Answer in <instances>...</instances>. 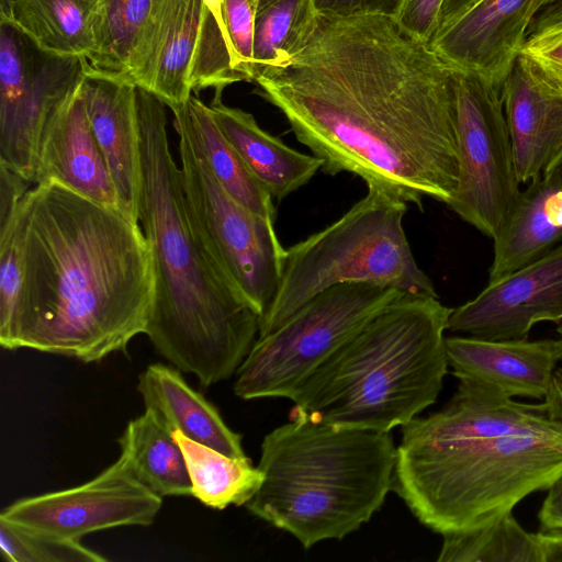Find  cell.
Wrapping results in <instances>:
<instances>
[{"label":"cell","instance_id":"5b68a950","mask_svg":"<svg viewBox=\"0 0 562 562\" xmlns=\"http://www.w3.org/2000/svg\"><path fill=\"white\" fill-rule=\"evenodd\" d=\"M451 312L438 296L404 295L303 381L290 398L293 413L385 432L404 426L442 389Z\"/></svg>","mask_w":562,"mask_h":562},{"label":"cell","instance_id":"9a60e30c","mask_svg":"<svg viewBox=\"0 0 562 562\" xmlns=\"http://www.w3.org/2000/svg\"><path fill=\"white\" fill-rule=\"evenodd\" d=\"M205 8L204 0H154L132 56L127 80L170 110L193 92L189 74Z\"/></svg>","mask_w":562,"mask_h":562},{"label":"cell","instance_id":"277c9868","mask_svg":"<svg viewBox=\"0 0 562 562\" xmlns=\"http://www.w3.org/2000/svg\"><path fill=\"white\" fill-rule=\"evenodd\" d=\"M391 432L339 427L292 413L262 440L254 516L308 549L368 522L393 487Z\"/></svg>","mask_w":562,"mask_h":562},{"label":"cell","instance_id":"4dcf8cb0","mask_svg":"<svg viewBox=\"0 0 562 562\" xmlns=\"http://www.w3.org/2000/svg\"><path fill=\"white\" fill-rule=\"evenodd\" d=\"M21 201L0 205V344L8 350H14L22 284Z\"/></svg>","mask_w":562,"mask_h":562},{"label":"cell","instance_id":"1f68e13d","mask_svg":"<svg viewBox=\"0 0 562 562\" xmlns=\"http://www.w3.org/2000/svg\"><path fill=\"white\" fill-rule=\"evenodd\" d=\"M0 553L7 562H103L106 558L65 539L12 524L0 518Z\"/></svg>","mask_w":562,"mask_h":562},{"label":"cell","instance_id":"b9f144b4","mask_svg":"<svg viewBox=\"0 0 562 562\" xmlns=\"http://www.w3.org/2000/svg\"><path fill=\"white\" fill-rule=\"evenodd\" d=\"M539 9L544 10L551 16L562 21V0H553Z\"/></svg>","mask_w":562,"mask_h":562},{"label":"cell","instance_id":"cb8c5ba5","mask_svg":"<svg viewBox=\"0 0 562 562\" xmlns=\"http://www.w3.org/2000/svg\"><path fill=\"white\" fill-rule=\"evenodd\" d=\"M117 442L119 459L144 486L161 497L191 495L182 449L151 409L128 422Z\"/></svg>","mask_w":562,"mask_h":562},{"label":"cell","instance_id":"e575fe53","mask_svg":"<svg viewBox=\"0 0 562 562\" xmlns=\"http://www.w3.org/2000/svg\"><path fill=\"white\" fill-rule=\"evenodd\" d=\"M443 0H403L396 21L416 38L430 44L434 38Z\"/></svg>","mask_w":562,"mask_h":562},{"label":"cell","instance_id":"836d02e7","mask_svg":"<svg viewBox=\"0 0 562 562\" xmlns=\"http://www.w3.org/2000/svg\"><path fill=\"white\" fill-rule=\"evenodd\" d=\"M258 0H222L224 31L231 43L236 64L252 81L255 15Z\"/></svg>","mask_w":562,"mask_h":562},{"label":"cell","instance_id":"52a82bcc","mask_svg":"<svg viewBox=\"0 0 562 562\" xmlns=\"http://www.w3.org/2000/svg\"><path fill=\"white\" fill-rule=\"evenodd\" d=\"M407 203L375 187L339 220L285 249L277 292L260 318L265 336L311 299L337 284L367 282L400 289L406 294L437 296L418 267L403 218Z\"/></svg>","mask_w":562,"mask_h":562},{"label":"cell","instance_id":"9c48e42d","mask_svg":"<svg viewBox=\"0 0 562 562\" xmlns=\"http://www.w3.org/2000/svg\"><path fill=\"white\" fill-rule=\"evenodd\" d=\"M404 295L397 288L367 282L322 291L277 329L257 338L235 373V395L290 400L329 356Z\"/></svg>","mask_w":562,"mask_h":562},{"label":"cell","instance_id":"2e32d148","mask_svg":"<svg viewBox=\"0 0 562 562\" xmlns=\"http://www.w3.org/2000/svg\"><path fill=\"white\" fill-rule=\"evenodd\" d=\"M519 183L542 176L562 153V88L519 54L502 85Z\"/></svg>","mask_w":562,"mask_h":562},{"label":"cell","instance_id":"7402d4cb","mask_svg":"<svg viewBox=\"0 0 562 562\" xmlns=\"http://www.w3.org/2000/svg\"><path fill=\"white\" fill-rule=\"evenodd\" d=\"M210 109L224 136L272 198L288 196L322 169V159L286 146L263 131L250 113L225 105L221 93H215Z\"/></svg>","mask_w":562,"mask_h":562},{"label":"cell","instance_id":"ba28073f","mask_svg":"<svg viewBox=\"0 0 562 562\" xmlns=\"http://www.w3.org/2000/svg\"><path fill=\"white\" fill-rule=\"evenodd\" d=\"M171 112L192 231L261 318L277 292L285 256L273 221L247 210L223 189L206 162L183 104Z\"/></svg>","mask_w":562,"mask_h":562},{"label":"cell","instance_id":"4fadbf2b","mask_svg":"<svg viewBox=\"0 0 562 562\" xmlns=\"http://www.w3.org/2000/svg\"><path fill=\"white\" fill-rule=\"evenodd\" d=\"M561 321L562 243L452 308L448 330L491 340L522 339L537 323Z\"/></svg>","mask_w":562,"mask_h":562},{"label":"cell","instance_id":"ac0fdd59","mask_svg":"<svg viewBox=\"0 0 562 562\" xmlns=\"http://www.w3.org/2000/svg\"><path fill=\"white\" fill-rule=\"evenodd\" d=\"M45 182L59 183L94 202L119 209L80 88L53 113L40 136L33 183Z\"/></svg>","mask_w":562,"mask_h":562},{"label":"cell","instance_id":"f6af8a7d","mask_svg":"<svg viewBox=\"0 0 562 562\" xmlns=\"http://www.w3.org/2000/svg\"><path fill=\"white\" fill-rule=\"evenodd\" d=\"M553 0H539V8Z\"/></svg>","mask_w":562,"mask_h":562},{"label":"cell","instance_id":"ab89813d","mask_svg":"<svg viewBox=\"0 0 562 562\" xmlns=\"http://www.w3.org/2000/svg\"><path fill=\"white\" fill-rule=\"evenodd\" d=\"M477 1L479 0H443L437 32L458 19Z\"/></svg>","mask_w":562,"mask_h":562},{"label":"cell","instance_id":"3957f363","mask_svg":"<svg viewBox=\"0 0 562 562\" xmlns=\"http://www.w3.org/2000/svg\"><path fill=\"white\" fill-rule=\"evenodd\" d=\"M142 154L138 220L156 277L145 335L181 372L211 386L231 378L259 336L260 316L195 237L171 155L165 103L136 86Z\"/></svg>","mask_w":562,"mask_h":562},{"label":"cell","instance_id":"8fae6325","mask_svg":"<svg viewBox=\"0 0 562 562\" xmlns=\"http://www.w3.org/2000/svg\"><path fill=\"white\" fill-rule=\"evenodd\" d=\"M88 69L85 57L48 53L12 21L1 20L0 165L33 183L42 131Z\"/></svg>","mask_w":562,"mask_h":562},{"label":"cell","instance_id":"44dd1931","mask_svg":"<svg viewBox=\"0 0 562 562\" xmlns=\"http://www.w3.org/2000/svg\"><path fill=\"white\" fill-rule=\"evenodd\" d=\"M137 390L145 408L151 409L172 432L227 456H246L241 436L232 430L216 407L191 387L177 368L149 364L139 375Z\"/></svg>","mask_w":562,"mask_h":562},{"label":"cell","instance_id":"7a4b0ae2","mask_svg":"<svg viewBox=\"0 0 562 562\" xmlns=\"http://www.w3.org/2000/svg\"><path fill=\"white\" fill-rule=\"evenodd\" d=\"M19 217L14 349L90 363L145 334L156 277L139 222L56 182L30 188Z\"/></svg>","mask_w":562,"mask_h":562},{"label":"cell","instance_id":"6da1fadb","mask_svg":"<svg viewBox=\"0 0 562 562\" xmlns=\"http://www.w3.org/2000/svg\"><path fill=\"white\" fill-rule=\"evenodd\" d=\"M252 81L324 172H350L418 207L424 196L452 199L454 69L394 18L318 15L306 44Z\"/></svg>","mask_w":562,"mask_h":562},{"label":"cell","instance_id":"7c38bea8","mask_svg":"<svg viewBox=\"0 0 562 562\" xmlns=\"http://www.w3.org/2000/svg\"><path fill=\"white\" fill-rule=\"evenodd\" d=\"M162 497L144 486L117 459L92 480L13 502L0 518L47 535L80 540L123 526H149Z\"/></svg>","mask_w":562,"mask_h":562},{"label":"cell","instance_id":"d4e9b609","mask_svg":"<svg viewBox=\"0 0 562 562\" xmlns=\"http://www.w3.org/2000/svg\"><path fill=\"white\" fill-rule=\"evenodd\" d=\"M99 7L100 0H13L10 21L42 49L88 60L97 45Z\"/></svg>","mask_w":562,"mask_h":562},{"label":"cell","instance_id":"ffe728a7","mask_svg":"<svg viewBox=\"0 0 562 562\" xmlns=\"http://www.w3.org/2000/svg\"><path fill=\"white\" fill-rule=\"evenodd\" d=\"M449 367L458 380H469L514 397L543 400L561 361L557 339L491 340L446 337Z\"/></svg>","mask_w":562,"mask_h":562},{"label":"cell","instance_id":"60d3db41","mask_svg":"<svg viewBox=\"0 0 562 562\" xmlns=\"http://www.w3.org/2000/svg\"><path fill=\"white\" fill-rule=\"evenodd\" d=\"M542 176L562 189V153L546 168Z\"/></svg>","mask_w":562,"mask_h":562},{"label":"cell","instance_id":"4316f807","mask_svg":"<svg viewBox=\"0 0 562 562\" xmlns=\"http://www.w3.org/2000/svg\"><path fill=\"white\" fill-rule=\"evenodd\" d=\"M183 106L206 162L223 189L247 210L273 221L272 196L224 136L210 105L191 94Z\"/></svg>","mask_w":562,"mask_h":562},{"label":"cell","instance_id":"74e56055","mask_svg":"<svg viewBox=\"0 0 562 562\" xmlns=\"http://www.w3.org/2000/svg\"><path fill=\"white\" fill-rule=\"evenodd\" d=\"M542 403L552 420L562 423V369H555Z\"/></svg>","mask_w":562,"mask_h":562},{"label":"cell","instance_id":"f1b7e54d","mask_svg":"<svg viewBox=\"0 0 562 562\" xmlns=\"http://www.w3.org/2000/svg\"><path fill=\"white\" fill-rule=\"evenodd\" d=\"M318 14L313 0H258L255 15V74L291 59L308 41Z\"/></svg>","mask_w":562,"mask_h":562},{"label":"cell","instance_id":"5bb4252c","mask_svg":"<svg viewBox=\"0 0 562 562\" xmlns=\"http://www.w3.org/2000/svg\"><path fill=\"white\" fill-rule=\"evenodd\" d=\"M538 9L539 0H479L429 45L453 68L502 86Z\"/></svg>","mask_w":562,"mask_h":562},{"label":"cell","instance_id":"ee69618b","mask_svg":"<svg viewBox=\"0 0 562 562\" xmlns=\"http://www.w3.org/2000/svg\"><path fill=\"white\" fill-rule=\"evenodd\" d=\"M557 331L560 335V338L557 339V341H558L559 351H560V356H561V360H562V323H560L559 326L557 327Z\"/></svg>","mask_w":562,"mask_h":562},{"label":"cell","instance_id":"8992f818","mask_svg":"<svg viewBox=\"0 0 562 562\" xmlns=\"http://www.w3.org/2000/svg\"><path fill=\"white\" fill-rule=\"evenodd\" d=\"M562 473V435L432 440L402 429L393 490L440 535L479 528Z\"/></svg>","mask_w":562,"mask_h":562},{"label":"cell","instance_id":"603a6c76","mask_svg":"<svg viewBox=\"0 0 562 562\" xmlns=\"http://www.w3.org/2000/svg\"><path fill=\"white\" fill-rule=\"evenodd\" d=\"M494 240L488 283L499 281L562 243V189L543 176L529 182Z\"/></svg>","mask_w":562,"mask_h":562},{"label":"cell","instance_id":"e0dca14e","mask_svg":"<svg viewBox=\"0 0 562 562\" xmlns=\"http://www.w3.org/2000/svg\"><path fill=\"white\" fill-rule=\"evenodd\" d=\"M402 429L432 440H472L559 436L562 423L549 418L543 404L520 403L495 389L459 380L456 393L442 408L413 418Z\"/></svg>","mask_w":562,"mask_h":562},{"label":"cell","instance_id":"f546056e","mask_svg":"<svg viewBox=\"0 0 562 562\" xmlns=\"http://www.w3.org/2000/svg\"><path fill=\"white\" fill-rule=\"evenodd\" d=\"M154 0H100L97 45L89 69L127 80L130 63Z\"/></svg>","mask_w":562,"mask_h":562},{"label":"cell","instance_id":"d6986e66","mask_svg":"<svg viewBox=\"0 0 562 562\" xmlns=\"http://www.w3.org/2000/svg\"><path fill=\"white\" fill-rule=\"evenodd\" d=\"M80 90L116 191L119 209L139 222L142 154L136 86L88 69Z\"/></svg>","mask_w":562,"mask_h":562},{"label":"cell","instance_id":"f35d334b","mask_svg":"<svg viewBox=\"0 0 562 562\" xmlns=\"http://www.w3.org/2000/svg\"><path fill=\"white\" fill-rule=\"evenodd\" d=\"M543 562H562V530L539 531Z\"/></svg>","mask_w":562,"mask_h":562},{"label":"cell","instance_id":"d590c367","mask_svg":"<svg viewBox=\"0 0 562 562\" xmlns=\"http://www.w3.org/2000/svg\"><path fill=\"white\" fill-rule=\"evenodd\" d=\"M316 13L333 18L385 15L396 19L403 0H313Z\"/></svg>","mask_w":562,"mask_h":562},{"label":"cell","instance_id":"d6a6232c","mask_svg":"<svg viewBox=\"0 0 562 562\" xmlns=\"http://www.w3.org/2000/svg\"><path fill=\"white\" fill-rule=\"evenodd\" d=\"M520 54L532 59L562 88V21L538 9Z\"/></svg>","mask_w":562,"mask_h":562},{"label":"cell","instance_id":"7bdbcfd3","mask_svg":"<svg viewBox=\"0 0 562 562\" xmlns=\"http://www.w3.org/2000/svg\"><path fill=\"white\" fill-rule=\"evenodd\" d=\"M207 8L212 11L214 16L218 20V22L224 26L222 14H221V3L222 0H204Z\"/></svg>","mask_w":562,"mask_h":562},{"label":"cell","instance_id":"484cf974","mask_svg":"<svg viewBox=\"0 0 562 562\" xmlns=\"http://www.w3.org/2000/svg\"><path fill=\"white\" fill-rule=\"evenodd\" d=\"M173 436L187 462L191 495L202 504L222 510L231 505H246L255 495L263 474L247 456H227L179 431H175Z\"/></svg>","mask_w":562,"mask_h":562},{"label":"cell","instance_id":"83f0119b","mask_svg":"<svg viewBox=\"0 0 562 562\" xmlns=\"http://www.w3.org/2000/svg\"><path fill=\"white\" fill-rule=\"evenodd\" d=\"M438 562H543L538 533L507 513L475 529L443 535Z\"/></svg>","mask_w":562,"mask_h":562},{"label":"cell","instance_id":"30bf717a","mask_svg":"<svg viewBox=\"0 0 562 562\" xmlns=\"http://www.w3.org/2000/svg\"><path fill=\"white\" fill-rule=\"evenodd\" d=\"M453 69L459 182L447 205L463 221L494 239L521 193L502 86L475 74Z\"/></svg>","mask_w":562,"mask_h":562},{"label":"cell","instance_id":"8d00e7d4","mask_svg":"<svg viewBox=\"0 0 562 562\" xmlns=\"http://www.w3.org/2000/svg\"><path fill=\"white\" fill-rule=\"evenodd\" d=\"M538 518L541 531L562 530V473L548 487Z\"/></svg>","mask_w":562,"mask_h":562}]
</instances>
